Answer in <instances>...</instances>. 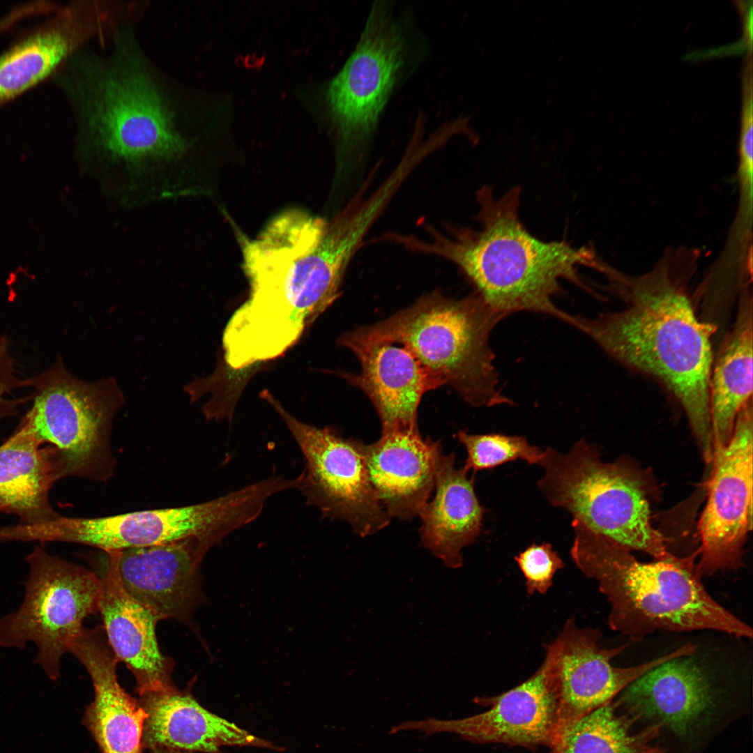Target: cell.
I'll use <instances>...</instances> for the list:
<instances>
[{"label": "cell", "mask_w": 753, "mask_h": 753, "mask_svg": "<svg viewBox=\"0 0 753 753\" xmlns=\"http://www.w3.org/2000/svg\"><path fill=\"white\" fill-rule=\"evenodd\" d=\"M42 446L20 425L0 446V512L17 515L20 524L59 515L50 499L52 487L63 478L58 455Z\"/></svg>", "instance_id": "cell-24"}, {"label": "cell", "mask_w": 753, "mask_h": 753, "mask_svg": "<svg viewBox=\"0 0 753 753\" xmlns=\"http://www.w3.org/2000/svg\"><path fill=\"white\" fill-rule=\"evenodd\" d=\"M753 405L738 413L731 438L713 454L707 501L698 522L701 576L737 570L752 528Z\"/></svg>", "instance_id": "cell-12"}, {"label": "cell", "mask_w": 753, "mask_h": 753, "mask_svg": "<svg viewBox=\"0 0 753 753\" xmlns=\"http://www.w3.org/2000/svg\"><path fill=\"white\" fill-rule=\"evenodd\" d=\"M742 130L740 144V169L743 181L751 182L752 178V61H748L743 76V105Z\"/></svg>", "instance_id": "cell-30"}, {"label": "cell", "mask_w": 753, "mask_h": 753, "mask_svg": "<svg viewBox=\"0 0 753 753\" xmlns=\"http://www.w3.org/2000/svg\"><path fill=\"white\" fill-rule=\"evenodd\" d=\"M117 5L71 1L58 6L44 21L29 28L0 53V107L50 77L91 40L113 30Z\"/></svg>", "instance_id": "cell-14"}, {"label": "cell", "mask_w": 753, "mask_h": 753, "mask_svg": "<svg viewBox=\"0 0 753 753\" xmlns=\"http://www.w3.org/2000/svg\"><path fill=\"white\" fill-rule=\"evenodd\" d=\"M211 548L189 538L113 552L122 584L133 598L158 621L176 620L196 630L192 614L206 602L200 567Z\"/></svg>", "instance_id": "cell-16"}, {"label": "cell", "mask_w": 753, "mask_h": 753, "mask_svg": "<svg viewBox=\"0 0 753 753\" xmlns=\"http://www.w3.org/2000/svg\"><path fill=\"white\" fill-rule=\"evenodd\" d=\"M349 349L358 359L360 371L342 375L372 402L382 434L419 430L417 413L421 398L438 387L414 356L403 347L387 342Z\"/></svg>", "instance_id": "cell-20"}, {"label": "cell", "mask_w": 753, "mask_h": 753, "mask_svg": "<svg viewBox=\"0 0 753 753\" xmlns=\"http://www.w3.org/2000/svg\"><path fill=\"white\" fill-rule=\"evenodd\" d=\"M28 388L31 406L19 425L42 445L56 449L63 478L109 480L116 465L113 422L124 403L115 379L84 381L69 372L58 356L50 367L29 378Z\"/></svg>", "instance_id": "cell-7"}, {"label": "cell", "mask_w": 753, "mask_h": 753, "mask_svg": "<svg viewBox=\"0 0 753 753\" xmlns=\"http://www.w3.org/2000/svg\"><path fill=\"white\" fill-rule=\"evenodd\" d=\"M601 636L597 629L580 628L569 618L558 637L545 647L544 662L559 701L558 737L571 723L611 702L645 672L669 660L693 655L697 649L688 643L648 662L616 667L611 660L627 646L604 648L600 643Z\"/></svg>", "instance_id": "cell-13"}, {"label": "cell", "mask_w": 753, "mask_h": 753, "mask_svg": "<svg viewBox=\"0 0 753 753\" xmlns=\"http://www.w3.org/2000/svg\"><path fill=\"white\" fill-rule=\"evenodd\" d=\"M28 386L29 378L21 379L17 375L7 337L0 335V420L16 414L19 407L29 401V397H10L15 390Z\"/></svg>", "instance_id": "cell-29"}, {"label": "cell", "mask_w": 753, "mask_h": 753, "mask_svg": "<svg viewBox=\"0 0 753 753\" xmlns=\"http://www.w3.org/2000/svg\"><path fill=\"white\" fill-rule=\"evenodd\" d=\"M752 299L745 290L713 359L709 387L713 454L729 442L737 416L752 400Z\"/></svg>", "instance_id": "cell-25"}, {"label": "cell", "mask_w": 753, "mask_h": 753, "mask_svg": "<svg viewBox=\"0 0 753 753\" xmlns=\"http://www.w3.org/2000/svg\"><path fill=\"white\" fill-rule=\"evenodd\" d=\"M68 653L85 667L93 683L94 699L86 709L84 724L101 752L142 753L146 713L119 684V661L103 627L83 628L70 641Z\"/></svg>", "instance_id": "cell-17"}, {"label": "cell", "mask_w": 753, "mask_h": 753, "mask_svg": "<svg viewBox=\"0 0 753 753\" xmlns=\"http://www.w3.org/2000/svg\"><path fill=\"white\" fill-rule=\"evenodd\" d=\"M692 655L669 660L645 672L623 690L620 702L638 717L685 735L713 704L709 676Z\"/></svg>", "instance_id": "cell-22"}, {"label": "cell", "mask_w": 753, "mask_h": 753, "mask_svg": "<svg viewBox=\"0 0 753 753\" xmlns=\"http://www.w3.org/2000/svg\"><path fill=\"white\" fill-rule=\"evenodd\" d=\"M26 561L24 598L15 611L0 619V646L22 649L33 644V662L56 681L70 642L83 628L84 619L98 611L100 578L40 546Z\"/></svg>", "instance_id": "cell-10"}, {"label": "cell", "mask_w": 753, "mask_h": 753, "mask_svg": "<svg viewBox=\"0 0 753 753\" xmlns=\"http://www.w3.org/2000/svg\"><path fill=\"white\" fill-rule=\"evenodd\" d=\"M106 554L108 565L100 578L98 611L114 655L132 674L139 695L175 687L174 660L158 646V621L124 588L114 552Z\"/></svg>", "instance_id": "cell-18"}, {"label": "cell", "mask_w": 753, "mask_h": 753, "mask_svg": "<svg viewBox=\"0 0 753 753\" xmlns=\"http://www.w3.org/2000/svg\"><path fill=\"white\" fill-rule=\"evenodd\" d=\"M138 701L146 713L143 747L204 753H220L226 745L275 749L270 742L211 713L189 692L176 687L143 694Z\"/></svg>", "instance_id": "cell-21"}, {"label": "cell", "mask_w": 753, "mask_h": 753, "mask_svg": "<svg viewBox=\"0 0 753 753\" xmlns=\"http://www.w3.org/2000/svg\"><path fill=\"white\" fill-rule=\"evenodd\" d=\"M515 560L525 579L529 595L547 593L556 573L564 567L563 561L548 542L529 545Z\"/></svg>", "instance_id": "cell-28"}, {"label": "cell", "mask_w": 753, "mask_h": 753, "mask_svg": "<svg viewBox=\"0 0 753 753\" xmlns=\"http://www.w3.org/2000/svg\"><path fill=\"white\" fill-rule=\"evenodd\" d=\"M280 416L303 457L298 490L322 516L347 522L361 537L390 523L370 481L364 443L346 438L330 426L317 427L289 413L268 390L261 392Z\"/></svg>", "instance_id": "cell-11"}, {"label": "cell", "mask_w": 753, "mask_h": 753, "mask_svg": "<svg viewBox=\"0 0 753 753\" xmlns=\"http://www.w3.org/2000/svg\"><path fill=\"white\" fill-rule=\"evenodd\" d=\"M492 707L461 719L428 717L406 720L390 733L414 731L427 735L452 733L479 743H501L552 747L558 735L559 701L547 664L515 687L492 699Z\"/></svg>", "instance_id": "cell-15"}, {"label": "cell", "mask_w": 753, "mask_h": 753, "mask_svg": "<svg viewBox=\"0 0 753 753\" xmlns=\"http://www.w3.org/2000/svg\"><path fill=\"white\" fill-rule=\"evenodd\" d=\"M577 567L595 580L610 606L609 627L638 639L658 630H712L752 638V629L706 590L693 554L639 561L631 550L601 538L574 541Z\"/></svg>", "instance_id": "cell-4"}, {"label": "cell", "mask_w": 753, "mask_h": 753, "mask_svg": "<svg viewBox=\"0 0 753 753\" xmlns=\"http://www.w3.org/2000/svg\"><path fill=\"white\" fill-rule=\"evenodd\" d=\"M455 467L453 453L439 455L435 494L419 512L423 546L451 568L463 564L462 549L478 537L485 509L475 492L474 476Z\"/></svg>", "instance_id": "cell-23"}, {"label": "cell", "mask_w": 753, "mask_h": 753, "mask_svg": "<svg viewBox=\"0 0 753 753\" xmlns=\"http://www.w3.org/2000/svg\"><path fill=\"white\" fill-rule=\"evenodd\" d=\"M538 487L554 507L572 517L574 540L601 538L665 560L664 536L651 522L644 482L621 461H603L597 448L579 440L565 453L543 450Z\"/></svg>", "instance_id": "cell-6"}, {"label": "cell", "mask_w": 753, "mask_h": 753, "mask_svg": "<svg viewBox=\"0 0 753 753\" xmlns=\"http://www.w3.org/2000/svg\"><path fill=\"white\" fill-rule=\"evenodd\" d=\"M442 448L424 439L418 431L382 434L376 442L364 443L371 485L390 517L410 520L419 515L434 489Z\"/></svg>", "instance_id": "cell-19"}, {"label": "cell", "mask_w": 753, "mask_h": 753, "mask_svg": "<svg viewBox=\"0 0 753 753\" xmlns=\"http://www.w3.org/2000/svg\"><path fill=\"white\" fill-rule=\"evenodd\" d=\"M457 438L467 453L464 467L468 471L472 469L474 473L517 459L539 465L543 455V450L531 445L522 436L497 433L472 434L459 431Z\"/></svg>", "instance_id": "cell-27"}, {"label": "cell", "mask_w": 753, "mask_h": 753, "mask_svg": "<svg viewBox=\"0 0 753 753\" xmlns=\"http://www.w3.org/2000/svg\"><path fill=\"white\" fill-rule=\"evenodd\" d=\"M687 270L660 262L648 273L606 274L623 307L594 318L567 314L565 322L615 360L659 381L684 410L704 460L713 455L709 387L711 337L717 327L698 317Z\"/></svg>", "instance_id": "cell-2"}, {"label": "cell", "mask_w": 753, "mask_h": 753, "mask_svg": "<svg viewBox=\"0 0 753 753\" xmlns=\"http://www.w3.org/2000/svg\"><path fill=\"white\" fill-rule=\"evenodd\" d=\"M150 750L151 751V753H190L188 752L166 747H156Z\"/></svg>", "instance_id": "cell-31"}, {"label": "cell", "mask_w": 753, "mask_h": 753, "mask_svg": "<svg viewBox=\"0 0 753 753\" xmlns=\"http://www.w3.org/2000/svg\"><path fill=\"white\" fill-rule=\"evenodd\" d=\"M607 703L581 717L560 733L550 753H639L657 736L659 725L632 734L631 719Z\"/></svg>", "instance_id": "cell-26"}, {"label": "cell", "mask_w": 753, "mask_h": 753, "mask_svg": "<svg viewBox=\"0 0 753 753\" xmlns=\"http://www.w3.org/2000/svg\"><path fill=\"white\" fill-rule=\"evenodd\" d=\"M639 753H666V752H664L663 750H662V749H660L659 747H646Z\"/></svg>", "instance_id": "cell-32"}, {"label": "cell", "mask_w": 753, "mask_h": 753, "mask_svg": "<svg viewBox=\"0 0 753 753\" xmlns=\"http://www.w3.org/2000/svg\"><path fill=\"white\" fill-rule=\"evenodd\" d=\"M520 192L514 187L496 198L492 188H481L476 195L478 229L450 228L446 235L427 227V239L395 233L392 242L456 264L476 293L503 319L531 312L561 319L564 311L554 303L562 291L561 280L590 291L578 268L597 269L600 260L587 247L545 241L531 234L519 218Z\"/></svg>", "instance_id": "cell-3"}, {"label": "cell", "mask_w": 753, "mask_h": 753, "mask_svg": "<svg viewBox=\"0 0 753 753\" xmlns=\"http://www.w3.org/2000/svg\"><path fill=\"white\" fill-rule=\"evenodd\" d=\"M372 226L368 214L354 207L329 221L294 208L255 238H244L250 294L227 324L233 340L264 359L296 344L339 297L348 265Z\"/></svg>", "instance_id": "cell-1"}, {"label": "cell", "mask_w": 753, "mask_h": 753, "mask_svg": "<svg viewBox=\"0 0 753 753\" xmlns=\"http://www.w3.org/2000/svg\"><path fill=\"white\" fill-rule=\"evenodd\" d=\"M407 23L387 1H375L357 44L326 86L324 100L342 156L359 160L404 75L410 54Z\"/></svg>", "instance_id": "cell-9"}, {"label": "cell", "mask_w": 753, "mask_h": 753, "mask_svg": "<svg viewBox=\"0 0 753 753\" xmlns=\"http://www.w3.org/2000/svg\"><path fill=\"white\" fill-rule=\"evenodd\" d=\"M267 501L254 482L214 499L176 508L100 517H56L24 528L31 541L66 542L105 553L197 538L211 547L261 514Z\"/></svg>", "instance_id": "cell-8"}, {"label": "cell", "mask_w": 753, "mask_h": 753, "mask_svg": "<svg viewBox=\"0 0 753 753\" xmlns=\"http://www.w3.org/2000/svg\"><path fill=\"white\" fill-rule=\"evenodd\" d=\"M503 318L476 294L453 299L434 291L378 323L340 336V346L401 344L437 387H452L475 406L511 404L499 388L489 339Z\"/></svg>", "instance_id": "cell-5"}]
</instances>
